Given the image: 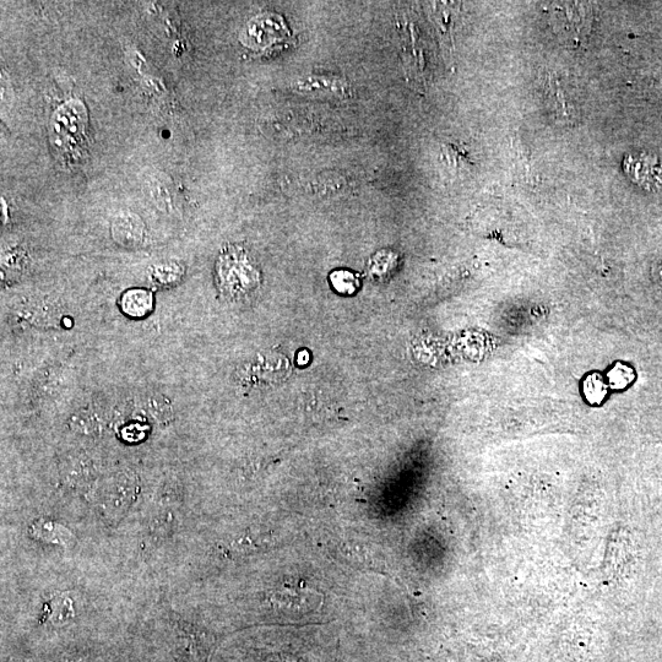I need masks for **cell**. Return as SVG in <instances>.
Segmentation results:
<instances>
[{
  "mask_svg": "<svg viewBox=\"0 0 662 662\" xmlns=\"http://www.w3.org/2000/svg\"><path fill=\"white\" fill-rule=\"evenodd\" d=\"M88 110L80 100H70L57 108L51 118V141L53 148L64 154H74L84 145L88 130Z\"/></svg>",
  "mask_w": 662,
  "mask_h": 662,
  "instance_id": "1",
  "label": "cell"
},
{
  "mask_svg": "<svg viewBox=\"0 0 662 662\" xmlns=\"http://www.w3.org/2000/svg\"><path fill=\"white\" fill-rule=\"evenodd\" d=\"M550 21L557 34L567 41L582 43L590 34L593 10L589 3L558 2L550 4Z\"/></svg>",
  "mask_w": 662,
  "mask_h": 662,
  "instance_id": "2",
  "label": "cell"
},
{
  "mask_svg": "<svg viewBox=\"0 0 662 662\" xmlns=\"http://www.w3.org/2000/svg\"><path fill=\"white\" fill-rule=\"evenodd\" d=\"M290 37L284 19L278 14H263L249 21L242 32L244 46L255 51L268 50L281 45Z\"/></svg>",
  "mask_w": 662,
  "mask_h": 662,
  "instance_id": "3",
  "label": "cell"
},
{
  "mask_svg": "<svg viewBox=\"0 0 662 662\" xmlns=\"http://www.w3.org/2000/svg\"><path fill=\"white\" fill-rule=\"evenodd\" d=\"M624 171L629 179L647 191H656L662 184V168L658 157L653 154H631L624 159Z\"/></svg>",
  "mask_w": 662,
  "mask_h": 662,
  "instance_id": "4",
  "label": "cell"
},
{
  "mask_svg": "<svg viewBox=\"0 0 662 662\" xmlns=\"http://www.w3.org/2000/svg\"><path fill=\"white\" fill-rule=\"evenodd\" d=\"M545 96L548 108L558 119L572 122L578 117V101L573 95L571 86L560 75L548 74L545 83Z\"/></svg>",
  "mask_w": 662,
  "mask_h": 662,
  "instance_id": "5",
  "label": "cell"
},
{
  "mask_svg": "<svg viewBox=\"0 0 662 662\" xmlns=\"http://www.w3.org/2000/svg\"><path fill=\"white\" fill-rule=\"evenodd\" d=\"M138 479L132 472H119L107 487L105 508L111 518H121L134 502Z\"/></svg>",
  "mask_w": 662,
  "mask_h": 662,
  "instance_id": "6",
  "label": "cell"
},
{
  "mask_svg": "<svg viewBox=\"0 0 662 662\" xmlns=\"http://www.w3.org/2000/svg\"><path fill=\"white\" fill-rule=\"evenodd\" d=\"M296 91L309 96H335L344 97L349 94V85L346 81L325 75H309L300 78L293 85Z\"/></svg>",
  "mask_w": 662,
  "mask_h": 662,
  "instance_id": "7",
  "label": "cell"
},
{
  "mask_svg": "<svg viewBox=\"0 0 662 662\" xmlns=\"http://www.w3.org/2000/svg\"><path fill=\"white\" fill-rule=\"evenodd\" d=\"M145 226L138 215L121 213L112 222V237L123 247H137L144 240Z\"/></svg>",
  "mask_w": 662,
  "mask_h": 662,
  "instance_id": "8",
  "label": "cell"
},
{
  "mask_svg": "<svg viewBox=\"0 0 662 662\" xmlns=\"http://www.w3.org/2000/svg\"><path fill=\"white\" fill-rule=\"evenodd\" d=\"M177 628L184 640H186L189 653L193 656L194 662H208L210 648L213 643L209 636L194 626L192 623L177 620Z\"/></svg>",
  "mask_w": 662,
  "mask_h": 662,
  "instance_id": "9",
  "label": "cell"
},
{
  "mask_svg": "<svg viewBox=\"0 0 662 662\" xmlns=\"http://www.w3.org/2000/svg\"><path fill=\"white\" fill-rule=\"evenodd\" d=\"M124 314L130 318H145L154 308V296L149 290H128L121 298Z\"/></svg>",
  "mask_w": 662,
  "mask_h": 662,
  "instance_id": "10",
  "label": "cell"
},
{
  "mask_svg": "<svg viewBox=\"0 0 662 662\" xmlns=\"http://www.w3.org/2000/svg\"><path fill=\"white\" fill-rule=\"evenodd\" d=\"M30 533L37 540L48 542V544L69 546L73 544L74 536L65 526L50 522V520H40L31 526Z\"/></svg>",
  "mask_w": 662,
  "mask_h": 662,
  "instance_id": "11",
  "label": "cell"
},
{
  "mask_svg": "<svg viewBox=\"0 0 662 662\" xmlns=\"http://www.w3.org/2000/svg\"><path fill=\"white\" fill-rule=\"evenodd\" d=\"M72 430L84 434V436H96L105 427V421L100 412L92 409H84L73 415L70 420Z\"/></svg>",
  "mask_w": 662,
  "mask_h": 662,
  "instance_id": "12",
  "label": "cell"
},
{
  "mask_svg": "<svg viewBox=\"0 0 662 662\" xmlns=\"http://www.w3.org/2000/svg\"><path fill=\"white\" fill-rule=\"evenodd\" d=\"M313 591L289 588L274 595L273 600L278 602L282 609H311Z\"/></svg>",
  "mask_w": 662,
  "mask_h": 662,
  "instance_id": "13",
  "label": "cell"
},
{
  "mask_svg": "<svg viewBox=\"0 0 662 662\" xmlns=\"http://www.w3.org/2000/svg\"><path fill=\"white\" fill-rule=\"evenodd\" d=\"M145 408L160 425H168L175 419V411H173L171 401L164 395L154 393L146 396Z\"/></svg>",
  "mask_w": 662,
  "mask_h": 662,
  "instance_id": "14",
  "label": "cell"
},
{
  "mask_svg": "<svg viewBox=\"0 0 662 662\" xmlns=\"http://www.w3.org/2000/svg\"><path fill=\"white\" fill-rule=\"evenodd\" d=\"M50 621L56 626H62L73 620L75 616V604L73 598L68 594L57 595L52 600Z\"/></svg>",
  "mask_w": 662,
  "mask_h": 662,
  "instance_id": "15",
  "label": "cell"
},
{
  "mask_svg": "<svg viewBox=\"0 0 662 662\" xmlns=\"http://www.w3.org/2000/svg\"><path fill=\"white\" fill-rule=\"evenodd\" d=\"M331 285L341 295H354L361 287V279L349 270H336L330 275Z\"/></svg>",
  "mask_w": 662,
  "mask_h": 662,
  "instance_id": "16",
  "label": "cell"
},
{
  "mask_svg": "<svg viewBox=\"0 0 662 662\" xmlns=\"http://www.w3.org/2000/svg\"><path fill=\"white\" fill-rule=\"evenodd\" d=\"M584 392L589 401H601L606 395V385L600 376H590L584 383Z\"/></svg>",
  "mask_w": 662,
  "mask_h": 662,
  "instance_id": "17",
  "label": "cell"
},
{
  "mask_svg": "<svg viewBox=\"0 0 662 662\" xmlns=\"http://www.w3.org/2000/svg\"><path fill=\"white\" fill-rule=\"evenodd\" d=\"M183 271L176 264L161 265L154 271V279L161 285H172L173 282L181 280Z\"/></svg>",
  "mask_w": 662,
  "mask_h": 662,
  "instance_id": "18",
  "label": "cell"
},
{
  "mask_svg": "<svg viewBox=\"0 0 662 662\" xmlns=\"http://www.w3.org/2000/svg\"><path fill=\"white\" fill-rule=\"evenodd\" d=\"M609 382L612 388L623 389L631 384L634 378L632 368L623 365H617L609 374Z\"/></svg>",
  "mask_w": 662,
  "mask_h": 662,
  "instance_id": "19",
  "label": "cell"
},
{
  "mask_svg": "<svg viewBox=\"0 0 662 662\" xmlns=\"http://www.w3.org/2000/svg\"><path fill=\"white\" fill-rule=\"evenodd\" d=\"M298 358H300V365H307L308 358H309L308 352L307 351H302L301 354H300V357H298Z\"/></svg>",
  "mask_w": 662,
  "mask_h": 662,
  "instance_id": "20",
  "label": "cell"
}]
</instances>
